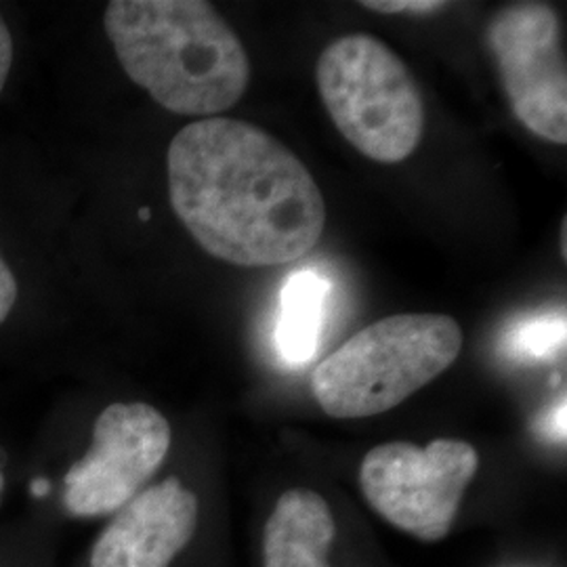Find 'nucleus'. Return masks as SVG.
<instances>
[{"label":"nucleus","instance_id":"obj_15","mask_svg":"<svg viewBox=\"0 0 567 567\" xmlns=\"http://www.w3.org/2000/svg\"><path fill=\"white\" fill-rule=\"evenodd\" d=\"M13 65V37L4 18L0 16V93L4 91V84L9 81Z\"/></svg>","mask_w":567,"mask_h":567},{"label":"nucleus","instance_id":"obj_3","mask_svg":"<svg viewBox=\"0 0 567 567\" xmlns=\"http://www.w3.org/2000/svg\"><path fill=\"white\" fill-rule=\"evenodd\" d=\"M463 349V328L442 313H398L365 326L311 374V393L332 419L389 412L435 381Z\"/></svg>","mask_w":567,"mask_h":567},{"label":"nucleus","instance_id":"obj_6","mask_svg":"<svg viewBox=\"0 0 567 567\" xmlns=\"http://www.w3.org/2000/svg\"><path fill=\"white\" fill-rule=\"evenodd\" d=\"M477 468V450L461 440H433L425 447L391 442L365 454L360 486L368 505L391 526L437 543L454 526Z\"/></svg>","mask_w":567,"mask_h":567},{"label":"nucleus","instance_id":"obj_14","mask_svg":"<svg viewBox=\"0 0 567 567\" xmlns=\"http://www.w3.org/2000/svg\"><path fill=\"white\" fill-rule=\"evenodd\" d=\"M18 299H20V284H18L13 269L4 261V257L0 252V326L7 322Z\"/></svg>","mask_w":567,"mask_h":567},{"label":"nucleus","instance_id":"obj_1","mask_svg":"<svg viewBox=\"0 0 567 567\" xmlns=\"http://www.w3.org/2000/svg\"><path fill=\"white\" fill-rule=\"evenodd\" d=\"M168 198L204 250L225 264L299 261L324 234V196L267 131L234 118L183 126L166 154Z\"/></svg>","mask_w":567,"mask_h":567},{"label":"nucleus","instance_id":"obj_7","mask_svg":"<svg viewBox=\"0 0 567 567\" xmlns=\"http://www.w3.org/2000/svg\"><path fill=\"white\" fill-rule=\"evenodd\" d=\"M486 39L515 118L534 135L564 145L567 72L555 9L513 2L489 20Z\"/></svg>","mask_w":567,"mask_h":567},{"label":"nucleus","instance_id":"obj_2","mask_svg":"<svg viewBox=\"0 0 567 567\" xmlns=\"http://www.w3.org/2000/svg\"><path fill=\"white\" fill-rule=\"evenodd\" d=\"M103 28L122 70L164 110L215 118L243 100L250 60L204 0H112Z\"/></svg>","mask_w":567,"mask_h":567},{"label":"nucleus","instance_id":"obj_11","mask_svg":"<svg viewBox=\"0 0 567 567\" xmlns=\"http://www.w3.org/2000/svg\"><path fill=\"white\" fill-rule=\"evenodd\" d=\"M60 529L28 511L0 524V567H58Z\"/></svg>","mask_w":567,"mask_h":567},{"label":"nucleus","instance_id":"obj_16","mask_svg":"<svg viewBox=\"0 0 567 567\" xmlns=\"http://www.w3.org/2000/svg\"><path fill=\"white\" fill-rule=\"evenodd\" d=\"M11 486H13V477H11V456L4 447L0 446V524L7 519L4 517V507L7 501L11 496Z\"/></svg>","mask_w":567,"mask_h":567},{"label":"nucleus","instance_id":"obj_10","mask_svg":"<svg viewBox=\"0 0 567 567\" xmlns=\"http://www.w3.org/2000/svg\"><path fill=\"white\" fill-rule=\"evenodd\" d=\"M324 301L326 282L311 271L295 274L284 286L276 347L288 364H303L313 355L324 320Z\"/></svg>","mask_w":567,"mask_h":567},{"label":"nucleus","instance_id":"obj_4","mask_svg":"<svg viewBox=\"0 0 567 567\" xmlns=\"http://www.w3.org/2000/svg\"><path fill=\"white\" fill-rule=\"evenodd\" d=\"M173 446V426L145 402H114L95 416L91 440L60 477L25 486L28 513L55 529L107 519L150 486Z\"/></svg>","mask_w":567,"mask_h":567},{"label":"nucleus","instance_id":"obj_9","mask_svg":"<svg viewBox=\"0 0 567 567\" xmlns=\"http://www.w3.org/2000/svg\"><path fill=\"white\" fill-rule=\"evenodd\" d=\"M334 536L337 524L324 498L311 489H288L265 524V567H328Z\"/></svg>","mask_w":567,"mask_h":567},{"label":"nucleus","instance_id":"obj_13","mask_svg":"<svg viewBox=\"0 0 567 567\" xmlns=\"http://www.w3.org/2000/svg\"><path fill=\"white\" fill-rule=\"evenodd\" d=\"M374 13H405V16H433L447 9L440 0H365L360 2Z\"/></svg>","mask_w":567,"mask_h":567},{"label":"nucleus","instance_id":"obj_12","mask_svg":"<svg viewBox=\"0 0 567 567\" xmlns=\"http://www.w3.org/2000/svg\"><path fill=\"white\" fill-rule=\"evenodd\" d=\"M566 341V316L553 313L536 320H529L515 330L511 337V347L529 358H548L559 351Z\"/></svg>","mask_w":567,"mask_h":567},{"label":"nucleus","instance_id":"obj_8","mask_svg":"<svg viewBox=\"0 0 567 567\" xmlns=\"http://www.w3.org/2000/svg\"><path fill=\"white\" fill-rule=\"evenodd\" d=\"M198 524V494L179 475H168L105 519L81 567H173Z\"/></svg>","mask_w":567,"mask_h":567},{"label":"nucleus","instance_id":"obj_5","mask_svg":"<svg viewBox=\"0 0 567 567\" xmlns=\"http://www.w3.org/2000/svg\"><path fill=\"white\" fill-rule=\"evenodd\" d=\"M318 89L334 126L365 158L408 161L425 133V105L404 61L385 42L349 34L318 60Z\"/></svg>","mask_w":567,"mask_h":567}]
</instances>
